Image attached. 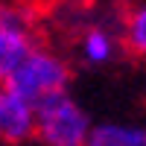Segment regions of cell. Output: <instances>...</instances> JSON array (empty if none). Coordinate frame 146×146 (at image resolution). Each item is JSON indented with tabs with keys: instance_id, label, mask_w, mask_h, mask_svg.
Returning <instances> with one entry per match:
<instances>
[{
	"instance_id": "5b68a950",
	"label": "cell",
	"mask_w": 146,
	"mask_h": 146,
	"mask_svg": "<svg viewBox=\"0 0 146 146\" xmlns=\"http://www.w3.org/2000/svg\"><path fill=\"white\" fill-rule=\"evenodd\" d=\"M85 146H146V123L137 120H100L88 131Z\"/></svg>"
},
{
	"instance_id": "ba28073f",
	"label": "cell",
	"mask_w": 146,
	"mask_h": 146,
	"mask_svg": "<svg viewBox=\"0 0 146 146\" xmlns=\"http://www.w3.org/2000/svg\"><path fill=\"white\" fill-rule=\"evenodd\" d=\"M35 23H38V12L29 0H0V27L35 32Z\"/></svg>"
},
{
	"instance_id": "277c9868",
	"label": "cell",
	"mask_w": 146,
	"mask_h": 146,
	"mask_svg": "<svg viewBox=\"0 0 146 146\" xmlns=\"http://www.w3.org/2000/svg\"><path fill=\"white\" fill-rule=\"evenodd\" d=\"M32 137V105L0 85V143H23Z\"/></svg>"
},
{
	"instance_id": "6da1fadb",
	"label": "cell",
	"mask_w": 146,
	"mask_h": 146,
	"mask_svg": "<svg viewBox=\"0 0 146 146\" xmlns=\"http://www.w3.org/2000/svg\"><path fill=\"white\" fill-rule=\"evenodd\" d=\"M70 76H73L70 62L58 50L32 44L23 53V58L15 64V70L9 73L6 88L12 94H18L23 102L38 105L41 100L58 91H70Z\"/></svg>"
},
{
	"instance_id": "7a4b0ae2",
	"label": "cell",
	"mask_w": 146,
	"mask_h": 146,
	"mask_svg": "<svg viewBox=\"0 0 146 146\" xmlns=\"http://www.w3.org/2000/svg\"><path fill=\"white\" fill-rule=\"evenodd\" d=\"M91 126V111L70 91H58L32 105V137L41 146H85Z\"/></svg>"
},
{
	"instance_id": "8992f818",
	"label": "cell",
	"mask_w": 146,
	"mask_h": 146,
	"mask_svg": "<svg viewBox=\"0 0 146 146\" xmlns=\"http://www.w3.org/2000/svg\"><path fill=\"white\" fill-rule=\"evenodd\" d=\"M120 47L146 58V0H129L120 18Z\"/></svg>"
},
{
	"instance_id": "52a82bcc",
	"label": "cell",
	"mask_w": 146,
	"mask_h": 146,
	"mask_svg": "<svg viewBox=\"0 0 146 146\" xmlns=\"http://www.w3.org/2000/svg\"><path fill=\"white\" fill-rule=\"evenodd\" d=\"M32 44H35V32L0 27V85H6L9 73L15 70V64L23 58V53H27Z\"/></svg>"
},
{
	"instance_id": "3957f363",
	"label": "cell",
	"mask_w": 146,
	"mask_h": 146,
	"mask_svg": "<svg viewBox=\"0 0 146 146\" xmlns=\"http://www.w3.org/2000/svg\"><path fill=\"white\" fill-rule=\"evenodd\" d=\"M73 35H76V53L88 67H108L120 53V32L91 15H85Z\"/></svg>"
}]
</instances>
